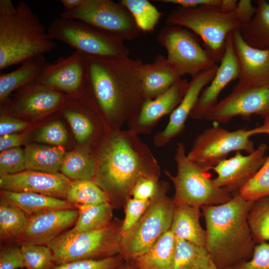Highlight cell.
Listing matches in <instances>:
<instances>
[{"label":"cell","instance_id":"obj_1","mask_svg":"<svg viewBox=\"0 0 269 269\" xmlns=\"http://www.w3.org/2000/svg\"><path fill=\"white\" fill-rule=\"evenodd\" d=\"M95 158L93 180L107 193L114 207L127 202L138 180L159 175V166L150 149L131 130L110 134Z\"/></svg>","mask_w":269,"mask_h":269},{"label":"cell","instance_id":"obj_2","mask_svg":"<svg viewBox=\"0 0 269 269\" xmlns=\"http://www.w3.org/2000/svg\"><path fill=\"white\" fill-rule=\"evenodd\" d=\"M85 56L87 90L99 111L109 121L122 125L134 119L145 101L140 80L142 61L129 56Z\"/></svg>","mask_w":269,"mask_h":269},{"label":"cell","instance_id":"obj_3","mask_svg":"<svg viewBox=\"0 0 269 269\" xmlns=\"http://www.w3.org/2000/svg\"><path fill=\"white\" fill-rule=\"evenodd\" d=\"M253 202L237 192L225 203L201 207L206 224L205 248L219 269H233L252 258L256 244L248 216Z\"/></svg>","mask_w":269,"mask_h":269},{"label":"cell","instance_id":"obj_4","mask_svg":"<svg viewBox=\"0 0 269 269\" xmlns=\"http://www.w3.org/2000/svg\"><path fill=\"white\" fill-rule=\"evenodd\" d=\"M56 47L28 3L0 0V70Z\"/></svg>","mask_w":269,"mask_h":269},{"label":"cell","instance_id":"obj_5","mask_svg":"<svg viewBox=\"0 0 269 269\" xmlns=\"http://www.w3.org/2000/svg\"><path fill=\"white\" fill-rule=\"evenodd\" d=\"M165 24L185 27L198 35L216 63L224 55L229 35L243 27L235 11L226 12L211 5L178 6L167 16Z\"/></svg>","mask_w":269,"mask_h":269},{"label":"cell","instance_id":"obj_6","mask_svg":"<svg viewBox=\"0 0 269 269\" xmlns=\"http://www.w3.org/2000/svg\"><path fill=\"white\" fill-rule=\"evenodd\" d=\"M121 225L112 221L96 230L81 233L66 231L48 245L56 265L121 255Z\"/></svg>","mask_w":269,"mask_h":269},{"label":"cell","instance_id":"obj_7","mask_svg":"<svg viewBox=\"0 0 269 269\" xmlns=\"http://www.w3.org/2000/svg\"><path fill=\"white\" fill-rule=\"evenodd\" d=\"M185 150L183 142L177 143L175 155L176 174L173 176L165 171L174 186V203L201 208L223 204L230 200L233 194L217 186L208 171L188 159Z\"/></svg>","mask_w":269,"mask_h":269},{"label":"cell","instance_id":"obj_8","mask_svg":"<svg viewBox=\"0 0 269 269\" xmlns=\"http://www.w3.org/2000/svg\"><path fill=\"white\" fill-rule=\"evenodd\" d=\"M167 186L159 185L156 195L140 219L127 233L123 235L121 255L127 260L147 251L170 229L174 209L173 199L166 195Z\"/></svg>","mask_w":269,"mask_h":269},{"label":"cell","instance_id":"obj_9","mask_svg":"<svg viewBox=\"0 0 269 269\" xmlns=\"http://www.w3.org/2000/svg\"><path fill=\"white\" fill-rule=\"evenodd\" d=\"M59 17L81 21L123 41L134 40L141 32L127 8L111 0H84L74 9L64 10Z\"/></svg>","mask_w":269,"mask_h":269},{"label":"cell","instance_id":"obj_10","mask_svg":"<svg viewBox=\"0 0 269 269\" xmlns=\"http://www.w3.org/2000/svg\"><path fill=\"white\" fill-rule=\"evenodd\" d=\"M47 32L51 39L62 41L84 55L115 58L129 55L124 41L77 20L59 17L51 22Z\"/></svg>","mask_w":269,"mask_h":269},{"label":"cell","instance_id":"obj_11","mask_svg":"<svg viewBox=\"0 0 269 269\" xmlns=\"http://www.w3.org/2000/svg\"><path fill=\"white\" fill-rule=\"evenodd\" d=\"M156 39L166 49L168 62L181 77L189 75L193 77L216 65L209 51L187 28L165 25Z\"/></svg>","mask_w":269,"mask_h":269},{"label":"cell","instance_id":"obj_12","mask_svg":"<svg viewBox=\"0 0 269 269\" xmlns=\"http://www.w3.org/2000/svg\"><path fill=\"white\" fill-rule=\"evenodd\" d=\"M250 130L229 131L214 126L198 134L187 155L189 160L209 171L232 151H245L248 154L255 149Z\"/></svg>","mask_w":269,"mask_h":269},{"label":"cell","instance_id":"obj_13","mask_svg":"<svg viewBox=\"0 0 269 269\" xmlns=\"http://www.w3.org/2000/svg\"><path fill=\"white\" fill-rule=\"evenodd\" d=\"M253 115L264 119L269 118V84L257 87H234L229 95L208 111L204 119L225 123L238 116L248 119Z\"/></svg>","mask_w":269,"mask_h":269},{"label":"cell","instance_id":"obj_14","mask_svg":"<svg viewBox=\"0 0 269 269\" xmlns=\"http://www.w3.org/2000/svg\"><path fill=\"white\" fill-rule=\"evenodd\" d=\"M38 83L69 95L87 90V66L84 55L75 51L54 63H48L35 80Z\"/></svg>","mask_w":269,"mask_h":269},{"label":"cell","instance_id":"obj_15","mask_svg":"<svg viewBox=\"0 0 269 269\" xmlns=\"http://www.w3.org/2000/svg\"><path fill=\"white\" fill-rule=\"evenodd\" d=\"M78 215V209L73 208L52 209L28 216L24 231L14 242L48 246L75 225Z\"/></svg>","mask_w":269,"mask_h":269},{"label":"cell","instance_id":"obj_16","mask_svg":"<svg viewBox=\"0 0 269 269\" xmlns=\"http://www.w3.org/2000/svg\"><path fill=\"white\" fill-rule=\"evenodd\" d=\"M268 149L267 144L261 143L247 155L237 151L234 156L221 161L212 168L217 174L213 179L216 185L233 194L239 192L264 164Z\"/></svg>","mask_w":269,"mask_h":269},{"label":"cell","instance_id":"obj_17","mask_svg":"<svg viewBox=\"0 0 269 269\" xmlns=\"http://www.w3.org/2000/svg\"><path fill=\"white\" fill-rule=\"evenodd\" d=\"M72 181L62 173L26 170L1 176L0 187L12 192H32L64 199Z\"/></svg>","mask_w":269,"mask_h":269},{"label":"cell","instance_id":"obj_18","mask_svg":"<svg viewBox=\"0 0 269 269\" xmlns=\"http://www.w3.org/2000/svg\"><path fill=\"white\" fill-rule=\"evenodd\" d=\"M240 73V66L231 32L227 38L224 55L216 74L210 85L202 90L189 117L194 120L204 119L208 111L218 102L222 90L230 82L238 79Z\"/></svg>","mask_w":269,"mask_h":269},{"label":"cell","instance_id":"obj_19","mask_svg":"<svg viewBox=\"0 0 269 269\" xmlns=\"http://www.w3.org/2000/svg\"><path fill=\"white\" fill-rule=\"evenodd\" d=\"M240 73L237 88L257 87L269 84V48L259 49L249 45L239 30L232 32Z\"/></svg>","mask_w":269,"mask_h":269},{"label":"cell","instance_id":"obj_20","mask_svg":"<svg viewBox=\"0 0 269 269\" xmlns=\"http://www.w3.org/2000/svg\"><path fill=\"white\" fill-rule=\"evenodd\" d=\"M218 66L202 72L192 77L187 90L178 105L171 112L168 123L163 131L154 137L153 142L158 147L167 144L184 130L185 123L193 109L204 88L214 78Z\"/></svg>","mask_w":269,"mask_h":269},{"label":"cell","instance_id":"obj_21","mask_svg":"<svg viewBox=\"0 0 269 269\" xmlns=\"http://www.w3.org/2000/svg\"><path fill=\"white\" fill-rule=\"evenodd\" d=\"M186 79H181L156 98L145 101L136 117L131 121V130L136 134L144 132L163 116L171 113L182 99L188 86Z\"/></svg>","mask_w":269,"mask_h":269},{"label":"cell","instance_id":"obj_22","mask_svg":"<svg viewBox=\"0 0 269 269\" xmlns=\"http://www.w3.org/2000/svg\"><path fill=\"white\" fill-rule=\"evenodd\" d=\"M11 106L13 113L39 116L50 113L65 103L64 94L34 81L21 87Z\"/></svg>","mask_w":269,"mask_h":269},{"label":"cell","instance_id":"obj_23","mask_svg":"<svg viewBox=\"0 0 269 269\" xmlns=\"http://www.w3.org/2000/svg\"><path fill=\"white\" fill-rule=\"evenodd\" d=\"M181 77L166 57L158 54L152 63L143 64L140 70V84L144 100L156 98L180 80Z\"/></svg>","mask_w":269,"mask_h":269},{"label":"cell","instance_id":"obj_24","mask_svg":"<svg viewBox=\"0 0 269 269\" xmlns=\"http://www.w3.org/2000/svg\"><path fill=\"white\" fill-rule=\"evenodd\" d=\"M201 208L174 203L170 231L176 239L205 247L206 231L201 227Z\"/></svg>","mask_w":269,"mask_h":269},{"label":"cell","instance_id":"obj_25","mask_svg":"<svg viewBox=\"0 0 269 269\" xmlns=\"http://www.w3.org/2000/svg\"><path fill=\"white\" fill-rule=\"evenodd\" d=\"M0 200L18 208L28 217L52 209H73L76 207L66 199L32 192L1 190Z\"/></svg>","mask_w":269,"mask_h":269},{"label":"cell","instance_id":"obj_26","mask_svg":"<svg viewBox=\"0 0 269 269\" xmlns=\"http://www.w3.org/2000/svg\"><path fill=\"white\" fill-rule=\"evenodd\" d=\"M176 239L169 230L146 252L133 259L134 269H173Z\"/></svg>","mask_w":269,"mask_h":269},{"label":"cell","instance_id":"obj_27","mask_svg":"<svg viewBox=\"0 0 269 269\" xmlns=\"http://www.w3.org/2000/svg\"><path fill=\"white\" fill-rule=\"evenodd\" d=\"M47 64L44 55L24 61L17 69L0 75V100L3 103L14 90L36 80Z\"/></svg>","mask_w":269,"mask_h":269},{"label":"cell","instance_id":"obj_28","mask_svg":"<svg viewBox=\"0 0 269 269\" xmlns=\"http://www.w3.org/2000/svg\"><path fill=\"white\" fill-rule=\"evenodd\" d=\"M24 151L26 170L48 173H58L65 153L61 145L31 144Z\"/></svg>","mask_w":269,"mask_h":269},{"label":"cell","instance_id":"obj_29","mask_svg":"<svg viewBox=\"0 0 269 269\" xmlns=\"http://www.w3.org/2000/svg\"><path fill=\"white\" fill-rule=\"evenodd\" d=\"M256 2L257 9L254 17L240 31L249 45L266 49L269 48V2L259 0Z\"/></svg>","mask_w":269,"mask_h":269},{"label":"cell","instance_id":"obj_30","mask_svg":"<svg viewBox=\"0 0 269 269\" xmlns=\"http://www.w3.org/2000/svg\"><path fill=\"white\" fill-rule=\"evenodd\" d=\"M173 269H219L205 247L176 239Z\"/></svg>","mask_w":269,"mask_h":269},{"label":"cell","instance_id":"obj_31","mask_svg":"<svg viewBox=\"0 0 269 269\" xmlns=\"http://www.w3.org/2000/svg\"><path fill=\"white\" fill-rule=\"evenodd\" d=\"M78 219L71 231L76 233L96 230L109 225L112 221L114 207L110 202L76 207Z\"/></svg>","mask_w":269,"mask_h":269},{"label":"cell","instance_id":"obj_32","mask_svg":"<svg viewBox=\"0 0 269 269\" xmlns=\"http://www.w3.org/2000/svg\"><path fill=\"white\" fill-rule=\"evenodd\" d=\"M96 168L95 158L86 150L77 149L65 153L60 171L70 179L93 180Z\"/></svg>","mask_w":269,"mask_h":269},{"label":"cell","instance_id":"obj_33","mask_svg":"<svg viewBox=\"0 0 269 269\" xmlns=\"http://www.w3.org/2000/svg\"><path fill=\"white\" fill-rule=\"evenodd\" d=\"M28 220V216L21 210L0 200V240L14 242L24 231Z\"/></svg>","mask_w":269,"mask_h":269},{"label":"cell","instance_id":"obj_34","mask_svg":"<svg viewBox=\"0 0 269 269\" xmlns=\"http://www.w3.org/2000/svg\"><path fill=\"white\" fill-rule=\"evenodd\" d=\"M66 200L76 208L81 205H96L110 202L107 194L93 180L72 181Z\"/></svg>","mask_w":269,"mask_h":269},{"label":"cell","instance_id":"obj_35","mask_svg":"<svg viewBox=\"0 0 269 269\" xmlns=\"http://www.w3.org/2000/svg\"><path fill=\"white\" fill-rule=\"evenodd\" d=\"M248 221L256 244L269 241V196L254 201Z\"/></svg>","mask_w":269,"mask_h":269},{"label":"cell","instance_id":"obj_36","mask_svg":"<svg viewBox=\"0 0 269 269\" xmlns=\"http://www.w3.org/2000/svg\"><path fill=\"white\" fill-rule=\"evenodd\" d=\"M119 2L129 11L141 31H153L162 14L147 0H121Z\"/></svg>","mask_w":269,"mask_h":269},{"label":"cell","instance_id":"obj_37","mask_svg":"<svg viewBox=\"0 0 269 269\" xmlns=\"http://www.w3.org/2000/svg\"><path fill=\"white\" fill-rule=\"evenodd\" d=\"M24 268L27 269H53L56 264L52 252L48 246L19 245Z\"/></svg>","mask_w":269,"mask_h":269},{"label":"cell","instance_id":"obj_38","mask_svg":"<svg viewBox=\"0 0 269 269\" xmlns=\"http://www.w3.org/2000/svg\"><path fill=\"white\" fill-rule=\"evenodd\" d=\"M239 193L248 201L269 196V155L253 177L239 190Z\"/></svg>","mask_w":269,"mask_h":269},{"label":"cell","instance_id":"obj_39","mask_svg":"<svg viewBox=\"0 0 269 269\" xmlns=\"http://www.w3.org/2000/svg\"><path fill=\"white\" fill-rule=\"evenodd\" d=\"M64 114L79 142H83L90 137L94 132V127L87 115L73 108H65Z\"/></svg>","mask_w":269,"mask_h":269},{"label":"cell","instance_id":"obj_40","mask_svg":"<svg viewBox=\"0 0 269 269\" xmlns=\"http://www.w3.org/2000/svg\"><path fill=\"white\" fill-rule=\"evenodd\" d=\"M25 169L24 151L22 149L17 147L0 152V176L17 173Z\"/></svg>","mask_w":269,"mask_h":269},{"label":"cell","instance_id":"obj_41","mask_svg":"<svg viewBox=\"0 0 269 269\" xmlns=\"http://www.w3.org/2000/svg\"><path fill=\"white\" fill-rule=\"evenodd\" d=\"M123 257L119 254L98 260H84L56 265L53 269H117Z\"/></svg>","mask_w":269,"mask_h":269},{"label":"cell","instance_id":"obj_42","mask_svg":"<svg viewBox=\"0 0 269 269\" xmlns=\"http://www.w3.org/2000/svg\"><path fill=\"white\" fill-rule=\"evenodd\" d=\"M150 200L130 198L126 202L125 215L121 225L122 235L130 231L140 219L147 209Z\"/></svg>","mask_w":269,"mask_h":269},{"label":"cell","instance_id":"obj_43","mask_svg":"<svg viewBox=\"0 0 269 269\" xmlns=\"http://www.w3.org/2000/svg\"><path fill=\"white\" fill-rule=\"evenodd\" d=\"M36 139L39 142L62 146L67 141V134L61 123L54 121L43 127L39 131Z\"/></svg>","mask_w":269,"mask_h":269},{"label":"cell","instance_id":"obj_44","mask_svg":"<svg viewBox=\"0 0 269 269\" xmlns=\"http://www.w3.org/2000/svg\"><path fill=\"white\" fill-rule=\"evenodd\" d=\"M10 242L1 247L0 269H17L24 268L20 247L14 242Z\"/></svg>","mask_w":269,"mask_h":269},{"label":"cell","instance_id":"obj_45","mask_svg":"<svg viewBox=\"0 0 269 269\" xmlns=\"http://www.w3.org/2000/svg\"><path fill=\"white\" fill-rule=\"evenodd\" d=\"M233 269H269V243L256 244L252 258Z\"/></svg>","mask_w":269,"mask_h":269},{"label":"cell","instance_id":"obj_46","mask_svg":"<svg viewBox=\"0 0 269 269\" xmlns=\"http://www.w3.org/2000/svg\"><path fill=\"white\" fill-rule=\"evenodd\" d=\"M166 3H172L185 8L196 7L202 5H211L220 8L226 12L234 11L238 0H158Z\"/></svg>","mask_w":269,"mask_h":269},{"label":"cell","instance_id":"obj_47","mask_svg":"<svg viewBox=\"0 0 269 269\" xmlns=\"http://www.w3.org/2000/svg\"><path fill=\"white\" fill-rule=\"evenodd\" d=\"M158 178L145 177L138 180L134 186L131 196L139 200H150L157 193L159 185Z\"/></svg>","mask_w":269,"mask_h":269},{"label":"cell","instance_id":"obj_48","mask_svg":"<svg viewBox=\"0 0 269 269\" xmlns=\"http://www.w3.org/2000/svg\"><path fill=\"white\" fill-rule=\"evenodd\" d=\"M28 125L24 121L10 116H2L0 119V135L13 134L24 130Z\"/></svg>","mask_w":269,"mask_h":269},{"label":"cell","instance_id":"obj_49","mask_svg":"<svg viewBox=\"0 0 269 269\" xmlns=\"http://www.w3.org/2000/svg\"><path fill=\"white\" fill-rule=\"evenodd\" d=\"M256 6H254L252 4L251 0H241L238 1L235 11L243 27L248 24L252 20L256 13Z\"/></svg>","mask_w":269,"mask_h":269},{"label":"cell","instance_id":"obj_50","mask_svg":"<svg viewBox=\"0 0 269 269\" xmlns=\"http://www.w3.org/2000/svg\"><path fill=\"white\" fill-rule=\"evenodd\" d=\"M24 139V136L21 134H11L0 137V150H4L17 147L20 145Z\"/></svg>","mask_w":269,"mask_h":269},{"label":"cell","instance_id":"obj_51","mask_svg":"<svg viewBox=\"0 0 269 269\" xmlns=\"http://www.w3.org/2000/svg\"><path fill=\"white\" fill-rule=\"evenodd\" d=\"M250 132L252 135L258 134L269 135V118L264 119V123L262 125L251 129Z\"/></svg>","mask_w":269,"mask_h":269},{"label":"cell","instance_id":"obj_52","mask_svg":"<svg viewBox=\"0 0 269 269\" xmlns=\"http://www.w3.org/2000/svg\"><path fill=\"white\" fill-rule=\"evenodd\" d=\"M84 0H61L65 10H71L80 6Z\"/></svg>","mask_w":269,"mask_h":269},{"label":"cell","instance_id":"obj_53","mask_svg":"<svg viewBox=\"0 0 269 269\" xmlns=\"http://www.w3.org/2000/svg\"><path fill=\"white\" fill-rule=\"evenodd\" d=\"M124 269H134L132 266L126 265L124 266Z\"/></svg>","mask_w":269,"mask_h":269},{"label":"cell","instance_id":"obj_54","mask_svg":"<svg viewBox=\"0 0 269 269\" xmlns=\"http://www.w3.org/2000/svg\"><path fill=\"white\" fill-rule=\"evenodd\" d=\"M124 269V266L122 267H121V266H120V267H119L118 269Z\"/></svg>","mask_w":269,"mask_h":269}]
</instances>
